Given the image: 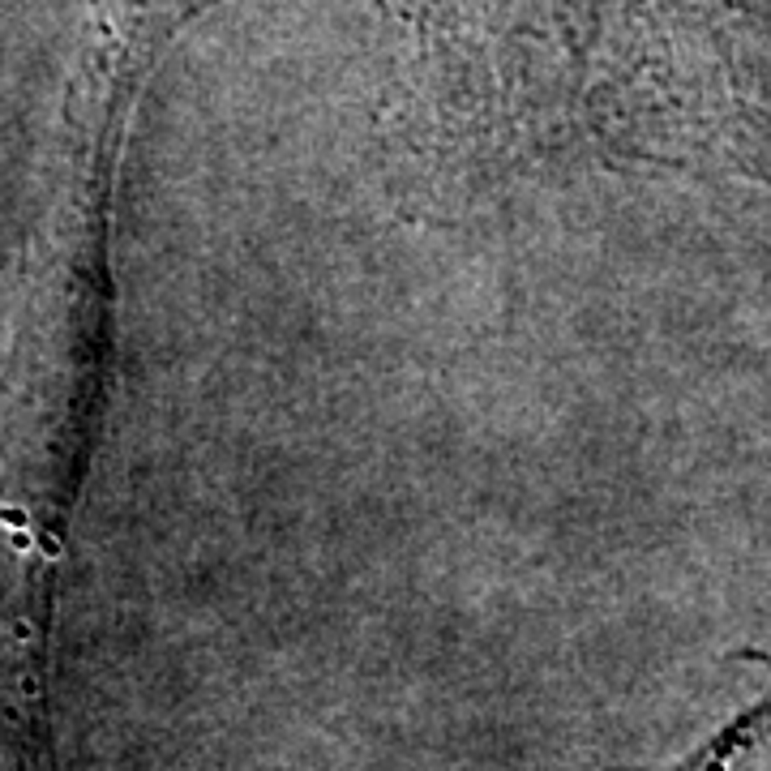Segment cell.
<instances>
[{
	"label": "cell",
	"instance_id": "cell-1",
	"mask_svg": "<svg viewBox=\"0 0 771 771\" xmlns=\"http://www.w3.org/2000/svg\"><path fill=\"white\" fill-rule=\"evenodd\" d=\"M206 5L210 0H94L103 34L99 64L90 73V86L99 94L94 108L108 116H129L133 90L150 73L155 56Z\"/></svg>",
	"mask_w": 771,
	"mask_h": 771
}]
</instances>
